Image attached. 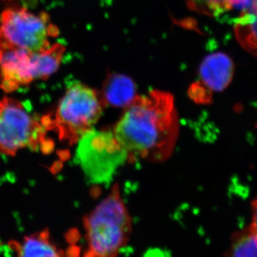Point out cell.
Here are the masks:
<instances>
[{
    "label": "cell",
    "instance_id": "cell-1",
    "mask_svg": "<svg viewBox=\"0 0 257 257\" xmlns=\"http://www.w3.org/2000/svg\"><path fill=\"white\" fill-rule=\"evenodd\" d=\"M179 120L173 96L152 90L138 96L116 123V140L128 154V161L165 162L175 150Z\"/></svg>",
    "mask_w": 257,
    "mask_h": 257
},
{
    "label": "cell",
    "instance_id": "cell-2",
    "mask_svg": "<svg viewBox=\"0 0 257 257\" xmlns=\"http://www.w3.org/2000/svg\"><path fill=\"white\" fill-rule=\"evenodd\" d=\"M86 256H116L126 246L132 232V219L117 184L84 221Z\"/></svg>",
    "mask_w": 257,
    "mask_h": 257
},
{
    "label": "cell",
    "instance_id": "cell-3",
    "mask_svg": "<svg viewBox=\"0 0 257 257\" xmlns=\"http://www.w3.org/2000/svg\"><path fill=\"white\" fill-rule=\"evenodd\" d=\"M105 105L101 94L82 83L75 82L64 93L55 117L45 116L42 124L47 130H57L61 140L72 145L92 130Z\"/></svg>",
    "mask_w": 257,
    "mask_h": 257
},
{
    "label": "cell",
    "instance_id": "cell-4",
    "mask_svg": "<svg viewBox=\"0 0 257 257\" xmlns=\"http://www.w3.org/2000/svg\"><path fill=\"white\" fill-rule=\"evenodd\" d=\"M77 157L83 172L92 183H110L128 154L113 131L96 130L84 134L78 141Z\"/></svg>",
    "mask_w": 257,
    "mask_h": 257
},
{
    "label": "cell",
    "instance_id": "cell-5",
    "mask_svg": "<svg viewBox=\"0 0 257 257\" xmlns=\"http://www.w3.org/2000/svg\"><path fill=\"white\" fill-rule=\"evenodd\" d=\"M57 35L58 29L47 13L8 8L0 16V48L41 52L50 46L49 37Z\"/></svg>",
    "mask_w": 257,
    "mask_h": 257
},
{
    "label": "cell",
    "instance_id": "cell-6",
    "mask_svg": "<svg viewBox=\"0 0 257 257\" xmlns=\"http://www.w3.org/2000/svg\"><path fill=\"white\" fill-rule=\"evenodd\" d=\"M46 128L32 117L20 101L0 99V152L13 156L25 147L35 150Z\"/></svg>",
    "mask_w": 257,
    "mask_h": 257
},
{
    "label": "cell",
    "instance_id": "cell-7",
    "mask_svg": "<svg viewBox=\"0 0 257 257\" xmlns=\"http://www.w3.org/2000/svg\"><path fill=\"white\" fill-rule=\"evenodd\" d=\"M36 79L34 52L0 48V88L13 92Z\"/></svg>",
    "mask_w": 257,
    "mask_h": 257
},
{
    "label": "cell",
    "instance_id": "cell-8",
    "mask_svg": "<svg viewBox=\"0 0 257 257\" xmlns=\"http://www.w3.org/2000/svg\"><path fill=\"white\" fill-rule=\"evenodd\" d=\"M234 62L229 56L216 52L207 56L200 67V101H210L212 92H221L234 76Z\"/></svg>",
    "mask_w": 257,
    "mask_h": 257
},
{
    "label": "cell",
    "instance_id": "cell-9",
    "mask_svg": "<svg viewBox=\"0 0 257 257\" xmlns=\"http://www.w3.org/2000/svg\"><path fill=\"white\" fill-rule=\"evenodd\" d=\"M137 96L136 84L127 76L119 74L107 76L101 94L105 104L125 109Z\"/></svg>",
    "mask_w": 257,
    "mask_h": 257
},
{
    "label": "cell",
    "instance_id": "cell-10",
    "mask_svg": "<svg viewBox=\"0 0 257 257\" xmlns=\"http://www.w3.org/2000/svg\"><path fill=\"white\" fill-rule=\"evenodd\" d=\"M12 246L20 256H60L59 250L50 239L48 230L26 236L21 243H13Z\"/></svg>",
    "mask_w": 257,
    "mask_h": 257
},
{
    "label": "cell",
    "instance_id": "cell-11",
    "mask_svg": "<svg viewBox=\"0 0 257 257\" xmlns=\"http://www.w3.org/2000/svg\"><path fill=\"white\" fill-rule=\"evenodd\" d=\"M193 10L199 13L219 17L229 12L239 13V17L249 12L252 0H187ZM238 17V18H239Z\"/></svg>",
    "mask_w": 257,
    "mask_h": 257
},
{
    "label": "cell",
    "instance_id": "cell-12",
    "mask_svg": "<svg viewBox=\"0 0 257 257\" xmlns=\"http://www.w3.org/2000/svg\"><path fill=\"white\" fill-rule=\"evenodd\" d=\"M235 34L245 50L257 57V10L234 20Z\"/></svg>",
    "mask_w": 257,
    "mask_h": 257
},
{
    "label": "cell",
    "instance_id": "cell-13",
    "mask_svg": "<svg viewBox=\"0 0 257 257\" xmlns=\"http://www.w3.org/2000/svg\"><path fill=\"white\" fill-rule=\"evenodd\" d=\"M65 48L56 43L46 50L34 52L36 79H46L55 73L60 67Z\"/></svg>",
    "mask_w": 257,
    "mask_h": 257
},
{
    "label": "cell",
    "instance_id": "cell-14",
    "mask_svg": "<svg viewBox=\"0 0 257 257\" xmlns=\"http://www.w3.org/2000/svg\"><path fill=\"white\" fill-rule=\"evenodd\" d=\"M225 256H257V231L251 225L233 235L231 247Z\"/></svg>",
    "mask_w": 257,
    "mask_h": 257
},
{
    "label": "cell",
    "instance_id": "cell-15",
    "mask_svg": "<svg viewBox=\"0 0 257 257\" xmlns=\"http://www.w3.org/2000/svg\"><path fill=\"white\" fill-rule=\"evenodd\" d=\"M252 209V223L251 226L257 231V197L251 203Z\"/></svg>",
    "mask_w": 257,
    "mask_h": 257
}]
</instances>
